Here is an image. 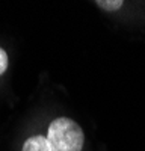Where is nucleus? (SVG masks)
Segmentation results:
<instances>
[{
    "instance_id": "nucleus-4",
    "label": "nucleus",
    "mask_w": 145,
    "mask_h": 151,
    "mask_svg": "<svg viewBox=\"0 0 145 151\" xmlns=\"http://www.w3.org/2000/svg\"><path fill=\"white\" fill-rule=\"evenodd\" d=\"M6 68H8V55H6L5 50L0 47V76L6 71Z\"/></svg>"
},
{
    "instance_id": "nucleus-1",
    "label": "nucleus",
    "mask_w": 145,
    "mask_h": 151,
    "mask_svg": "<svg viewBox=\"0 0 145 151\" xmlns=\"http://www.w3.org/2000/svg\"><path fill=\"white\" fill-rule=\"evenodd\" d=\"M47 139L53 151H82L85 133L82 127L71 118H55L47 129Z\"/></svg>"
},
{
    "instance_id": "nucleus-2",
    "label": "nucleus",
    "mask_w": 145,
    "mask_h": 151,
    "mask_svg": "<svg viewBox=\"0 0 145 151\" xmlns=\"http://www.w3.org/2000/svg\"><path fill=\"white\" fill-rule=\"evenodd\" d=\"M21 151H53L45 136H30L23 144Z\"/></svg>"
},
{
    "instance_id": "nucleus-3",
    "label": "nucleus",
    "mask_w": 145,
    "mask_h": 151,
    "mask_svg": "<svg viewBox=\"0 0 145 151\" xmlns=\"http://www.w3.org/2000/svg\"><path fill=\"white\" fill-rule=\"evenodd\" d=\"M95 5L103 11L115 12V11L121 9V6L124 5V2H121V0H98V2H95Z\"/></svg>"
}]
</instances>
